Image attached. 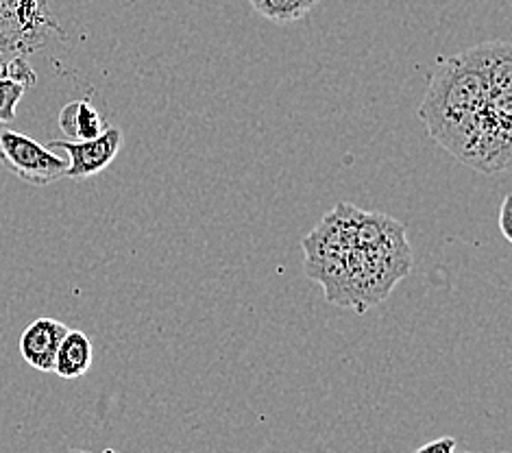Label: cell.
Instances as JSON below:
<instances>
[{"mask_svg": "<svg viewBox=\"0 0 512 453\" xmlns=\"http://www.w3.org/2000/svg\"><path fill=\"white\" fill-rule=\"evenodd\" d=\"M482 72L486 83V107L495 114L512 116V46L495 40L465 51Z\"/></svg>", "mask_w": 512, "mask_h": 453, "instance_id": "3", "label": "cell"}, {"mask_svg": "<svg viewBox=\"0 0 512 453\" xmlns=\"http://www.w3.org/2000/svg\"><path fill=\"white\" fill-rule=\"evenodd\" d=\"M51 149H59L66 153L68 170L66 177L70 179H90L114 162L120 149H123V131L120 129H105L99 138L85 142H68L55 140Z\"/></svg>", "mask_w": 512, "mask_h": 453, "instance_id": "5", "label": "cell"}, {"mask_svg": "<svg viewBox=\"0 0 512 453\" xmlns=\"http://www.w3.org/2000/svg\"><path fill=\"white\" fill-rule=\"evenodd\" d=\"M454 449H456V438H438L428 445L414 449L412 453H454Z\"/></svg>", "mask_w": 512, "mask_h": 453, "instance_id": "11", "label": "cell"}, {"mask_svg": "<svg viewBox=\"0 0 512 453\" xmlns=\"http://www.w3.org/2000/svg\"><path fill=\"white\" fill-rule=\"evenodd\" d=\"M510 214H512V197L506 194L502 207H499V231H502V236L506 242H512V223H510Z\"/></svg>", "mask_w": 512, "mask_h": 453, "instance_id": "10", "label": "cell"}, {"mask_svg": "<svg viewBox=\"0 0 512 453\" xmlns=\"http://www.w3.org/2000/svg\"><path fill=\"white\" fill-rule=\"evenodd\" d=\"M64 323L55 321V318H38L33 321L20 336V355L35 371L53 373L55 355L59 345H62L64 336L68 334Z\"/></svg>", "mask_w": 512, "mask_h": 453, "instance_id": "6", "label": "cell"}, {"mask_svg": "<svg viewBox=\"0 0 512 453\" xmlns=\"http://www.w3.org/2000/svg\"><path fill=\"white\" fill-rule=\"evenodd\" d=\"M510 122L512 116L495 114L486 107L482 125L475 133L473 142L462 153L460 162L467 164L484 175H495L508 170L510 166Z\"/></svg>", "mask_w": 512, "mask_h": 453, "instance_id": "4", "label": "cell"}, {"mask_svg": "<svg viewBox=\"0 0 512 453\" xmlns=\"http://www.w3.org/2000/svg\"><path fill=\"white\" fill-rule=\"evenodd\" d=\"M94 364V347L92 340L79 329H68L62 345L55 355L53 373L62 379H79L92 369Z\"/></svg>", "mask_w": 512, "mask_h": 453, "instance_id": "7", "label": "cell"}, {"mask_svg": "<svg viewBox=\"0 0 512 453\" xmlns=\"http://www.w3.org/2000/svg\"><path fill=\"white\" fill-rule=\"evenodd\" d=\"M484 112L486 83L469 55L462 51L438 61L419 107L432 140L460 159L478 133Z\"/></svg>", "mask_w": 512, "mask_h": 453, "instance_id": "1", "label": "cell"}, {"mask_svg": "<svg viewBox=\"0 0 512 453\" xmlns=\"http://www.w3.org/2000/svg\"><path fill=\"white\" fill-rule=\"evenodd\" d=\"M59 129L66 133L70 142H85L101 136L105 120L99 109L88 101H72L59 112Z\"/></svg>", "mask_w": 512, "mask_h": 453, "instance_id": "8", "label": "cell"}, {"mask_svg": "<svg viewBox=\"0 0 512 453\" xmlns=\"http://www.w3.org/2000/svg\"><path fill=\"white\" fill-rule=\"evenodd\" d=\"M0 164L18 179L40 188L64 179L68 170L66 157H59L38 140L9 129L0 131Z\"/></svg>", "mask_w": 512, "mask_h": 453, "instance_id": "2", "label": "cell"}, {"mask_svg": "<svg viewBox=\"0 0 512 453\" xmlns=\"http://www.w3.org/2000/svg\"><path fill=\"white\" fill-rule=\"evenodd\" d=\"M249 3L268 22L290 24L308 16L319 0H249Z\"/></svg>", "mask_w": 512, "mask_h": 453, "instance_id": "9", "label": "cell"}, {"mask_svg": "<svg viewBox=\"0 0 512 453\" xmlns=\"http://www.w3.org/2000/svg\"><path fill=\"white\" fill-rule=\"evenodd\" d=\"M103 453H120V451H116V449H107V451H103Z\"/></svg>", "mask_w": 512, "mask_h": 453, "instance_id": "12", "label": "cell"}, {"mask_svg": "<svg viewBox=\"0 0 512 453\" xmlns=\"http://www.w3.org/2000/svg\"><path fill=\"white\" fill-rule=\"evenodd\" d=\"M70 453H90V451H70Z\"/></svg>", "mask_w": 512, "mask_h": 453, "instance_id": "13", "label": "cell"}]
</instances>
